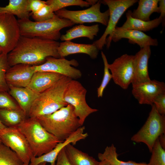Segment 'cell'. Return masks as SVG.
Wrapping results in <instances>:
<instances>
[{
  "label": "cell",
  "instance_id": "cell-41",
  "mask_svg": "<svg viewBox=\"0 0 165 165\" xmlns=\"http://www.w3.org/2000/svg\"><path fill=\"white\" fill-rule=\"evenodd\" d=\"M90 5L93 6L96 4L98 1L97 0H87L86 1Z\"/></svg>",
  "mask_w": 165,
  "mask_h": 165
},
{
  "label": "cell",
  "instance_id": "cell-26",
  "mask_svg": "<svg viewBox=\"0 0 165 165\" xmlns=\"http://www.w3.org/2000/svg\"><path fill=\"white\" fill-rule=\"evenodd\" d=\"M159 0H140L138 8L131 13L134 18L145 21L150 20V16L153 13H159Z\"/></svg>",
  "mask_w": 165,
  "mask_h": 165
},
{
  "label": "cell",
  "instance_id": "cell-16",
  "mask_svg": "<svg viewBox=\"0 0 165 165\" xmlns=\"http://www.w3.org/2000/svg\"><path fill=\"white\" fill-rule=\"evenodd\" d=\"M35 72L34 65L20 64L9 67L6 75L9 87H27Z\"/></svg>",
  "mask_w": 165,
  "mask_h": 165
},
{
  "label": "cell",
  "instance_id": "cell-19",
  "mask_svg": "<svg viewBox=\"0 0 165 165\" xmlns=\"http://www.w3.org/2000/svg\"><path fill=\"white\" fill-rule=\"evenodd\" d=\"M99 50L94 44H84L74 43L71 41L60 42L57 48L60 58L64 57L69 55L82 53L88 55L92 59L97 58Z\"/></svg>",
  "mask_w": 165,
  "mask_h": 165
},
{
  "label": "cell",
  "instance_id": "cell-30",
  "mask_svg": "<svg viewBox=\"0 0 165 165\" xmlns=\"http://www.w3.org/2000/svg\"><path fill=\"white\" fill-rule=\"evenodd\" d=\"M46 2L54 13L64 7L71 6L87 7L90 6L87 2L82 0H48Z\"/></svg>",
  "mask_w": 165,
  "mask_h": 165
},
{
  "label": "cell",
  "instance_id": "cell-6",
  "mask_svg": "<svg viewBox=\"0 0 165 165\" xmlns=\"http://www.w3.org/2000/svg\"><path fill=\"white\" fill-rule=\"evenodd\" d=\"M151 106V110L145 124L131 138L133 141L145 144L150 152L159 137L165 134V116L157 112L154 104Z\"/></svg>",
  "mask_w": 165,
  "mask_h": 165
},
{
  "label": "cell",
  "instance_id": "cell-14",
  "mask_svg": "<svg viewBox=\"0 0 165 165\" xmlns=\"http://www.w3.org/2000/svg\"><path fill=\"white\" fill-rule=\"evenodd\" d=\"M132 85V94L140 104L152 105L158 95L165 93L164 82L155 79Z\"/></svg>",
  "mask_w": 165,
  "mask_h": 165
},
{
  "label": "cell",
  "instance_id": "cell-24",
  "mask_svg": "<svg viewBox=\"0 0 165 165\" xmlns=\"http://www.w3.org/2000/svg\"><path fill=\"white\" fill-rule=\"evenodd\" d=\"M66 155L71 165H98L99 162L75 148L71 144L64 147Z\"/></svg>",
  "mask_w": 165,
  "mask_h": 165
},
{
  "label": "cell",
  "instance_id": "cell-13",
  "mask_svg": "<svg viewBox=\"0 0 165 165\" xmlns=\"http://www.w3.org/2000/svg\"><path fill=\"white\" fill-rule=\"evenodd\" d=\"M79 64L75 59L70 60L64 57L57 58L49 57L43 64L34 65L35 71L51 72L59 74L76 80L82 76L81 71L72 66L77 67Z\"/></svg>",
  "mask_w": 165,
  "mask_h": 165
},
{
  "label": "cell",
  "instance_id": "cell-2",
  "mask_svg": "<svg viewBox=\"0 0 165 165\" xmlns=\"http://www.w3.org/2000/svg\"><path fill=\"white\" fill-rule=\"evenodd\" d=\"M48 132L63 142L82 126L74 112L68 104L54 112L35 117Z\"/></svg>",
  "mask_w": 165,
  "mask_h": 165
},
{
  "label": "cell",
  "instance_id": "cell-37",
  "mask_svg": "<svg viewBox=\"0 0 165 165\" xmlns=\"http://www.w3.org/2000/svg\"><path fill=\"white\" fill-rule=\"evenodd\" d=\"M46 1L41 0H28L27 10L30 14L35 13L46 5Z\"/></svg>",
  "mask_w": 165,
  "mask_h": 165
},
{
  "label": "cell",
  "instance_id": "cell-25",
  "mask_svg": "<svg viewBox=\"0 0 165 165\" xmlns=\"http://www.w3.org/2000/svg\"><path fill=\"white\" fill-rule=\"evenodd\" d=\"M28 116L21 109H0V120L6 127H17Z\"/></svg>",
  "mask_w": 165,
  "mask_h": 165
},
{
  "label": "cell",
  "instance_id": "cell-7",
  "mask_svg": "<svg viewBox=\"0 0 165 165\" xmlns=\"http://www.w3.org/2000/svg\"><path fill=\"white\" fill-rule=\"evenodd\" d=\"M87 90L81 83L76 80L71 79L65 90L64 99L74 108V112L82 126L86 118L98 110L91 108L87 103Z\"/></svg>",
  "mask_w": 165,
  "mask_h": 165
},
{
  "label": "cell",
  "instance_id": "cell-12",
  "mask_svg": "<svg viewBox=\"0 0 165 165\" xmlns=\"http://www.w3.org/2000/svg\"><path fill=\"white\" fill-rule=\"evenodd\" d=\"M134 57V55L125 54L108 64L114 83L124 90L127 89L133 81Z\"/></svg>",
  "mask_w": 165,
  "mask_h": 165
},
{
  "label": "cell",
  "instance_id": "cell-18",
  "mask_svg": "<svg viewBox=\"0 0 165 165\" xmlns=\"http://www.w3.org/2000/svg\"><path fill=\"white\" fill-rule=\"evenodd\" d=\"M151 54L150 46H147L141 48L134 55V78L132 85L147 82L151 80L148 69V62Z\"/></svg>",
  "mask_w": 165,
  "mask_h": 165
},
{
  "label": "cell",
  "instance_id": "cell-42",
  "mask_svg": "<svg viewBox=\"0 0 165 165\" xmlns=\"http://www.w3.org/2000/svg\"><path fill=\"white\" fill-rule=\"evenodd\" d=\"M98 165H110L109 163L105 160L100 161Z\"/></svg>",
  "mask_w": 165,
  "mask_h": 165
},
{
  "label": "cell",
  "instance_id": "cell-46",
  "mask_svg": "<svg viewBox=\"0 0 165 165\" xmlns=\"http://www.w3.org/2000/svg\"><path fill=\"white\" fill-rule=\"evenodd\" d=\"M1 140H0V143H1Z\"/></svg>",
  "mask_w": 165,
  "mask_h": 165
},
{
  "label": "cell",
  "instance_id": "cell-40",
  "mask_svg": "<svg viewBox=\"0 0 165 165\" xmlns=\"http://www.w3.org/2000/svg\"><path fill=\"white\" fill-rule=\"evenodd\" d=\"M158 139L161 147L165 149V134H162L160 135Z\"/></svg>",
  "mask_w": 165,
  "mask_h": 165
},
{
  "label": "cell",
  "instance_id": "cell-20",
  "mask_svg": "<svg viewBox=\"0 0 165 165\" xmlns=\"http://www.w3.org/2000/svg\"><path fill=\"white\" fill-rule=\"evenodd\" d=\"M63 76L51 72H35L27 87L40 94L52 86Z\"/></svg>",
  "mask_w": 165,
  "mask_h": 165
},
{
  "label": "cell",
  "instance_id": "cell-33",
  "mask_svg": "<svg viewBox=\"0 0 165 165\" xmlns=\"http://www.w3.org/2000/svg\"><path fill=\"white\" fill-rule=\"evenodd\" d=\"M101 54L104 64V72L101 82L97 88V95L98 97H102L105 89L112 78V75L110 72L108 67V63L106 57L103 51H101Z\"/></svg>",
  "mask_w": 165,
  "mask_h": 165
},
{
  "label": "cell",
  "instance_id": "cell-4",
  "mask_svg": "<svg viewBox=\"0 0 165 165\" xmlns=\"http://www.w3.org/2000/svg\"><path fill=\"white\" fill-rule=\"evenodd\" d=\"M17 128L26 138L33 157L47 153L61 142L47 131L35 117H28Z\"/></svg>",
  "mask_w": 165,
  "mask_h": 165
},
{
  "label": "cell",
  "instance_id": "cell-9",
  "mask_svg": "<svg viewBox=\"0 0 165 165\" xmlns=\"http://www.w3.org/2000/svg\"><path fill=\"white\" fill-rule=\"evenodd\" d=\"M101 1H98L96 4L84 10L72 11L63 8L54 13L60 18L68 19L75 24L97 22L107 26L109 17V10L108 9L101 12Z\"/></svg>",
  "mask_w": 165,
  "mask_h": 165
},
{
  "label": "cell",
  "instance_id": "cell-29",
  "mask_svg": "<svg viewBox=\"0 0 165 165\" xmlns=\"http://www.w3.org/2000/svg\"><path fill=\"white\" fill-rule=\"evenodd\" d=\"M0 165H23V163L15 152L1 142Z\"/></svg>",
  "mask_w": 165,
  "mask_h": 165
},
{
  "label": "cell",
  "instance_id": "cell-15",
  "mask_svg": "<svg viewBox=\"0 0 165 165\" xmlns=\"http://www.w3.org/2000/svg\"><path fill=\"white\" fill-rule=\"evenodd\" d=\"M84 126H81L64 141L59 143L51 151L37 157H32L29 165H39L44 162L49 163L50 165H55L57 156L61 150L69 144L75 145L79 141L85 139L88 136L87 133H84Z\"/></svg>",
  "mask_w": 165,
  "mask_h": 165
},
{
  "label": "cell",
  "instance_id": "cell-38",
  "mask_svg": "<svg viewBox=\"0 0 165 165\" xmlns=\"http://www.w3.org/2000/svg\"><path fill=\"white\" fill-rule=\"evenodd\" d=\"M55 165H71L66 156L64 148L58 154Z\"/></svg>",
  "mask_w": 165,
  "mask_h": 165
},
{
  "label": "cell",
  "instance_id": "cell-39",
  "mask_svg": "<svg viewBox=\"0 0 165 165\" xmlns=\"http://www.w3.org/2000/svg\"><path fill=\"white\" fill-rule=\"evenodd\" d=\"M159 6H158L159 13H160V16L162 18L163 21L162 23L164 24L165 16V0H159Z\"/></svg>",
  "mask_w": 165,
  "mask_h": 165
},
{
  "label": "cell",
  "instance_id": "cell-45",
  "mask_svg": "<svg viewBox=\"0 0 165 165\" xmlns=\"http://www.w3.org/2000/svg\"><path fill=\"white\" fill-rule=\"evenodd\" d=\"M2 53V51H1V49H0V54Z\"/></svg>",
  "mask_w": 165,
  "mask_h": 165
},
{
  "label": "cell",
  "instance_id": "cell-17",
  "mask_svg": "<svg viewBox=\"0 0 165 165\" xmlns=\"http://www.w3.org/2000/svg\"><path fill=\"white\" fill-rule=\"evenodd\" d=\"M127 38L130 43L137 44L141 48L147 46H157V40L143 32L133 29H125L116 27L113 33L112 41L116 42L122 38Z\"/></svg>",
  "mask_w": 165,
  "mask_h": 165
},
{
  "label": "cell",
  "instance_id": "cell-31",
  "mask_svg": "<svg viewBox=\"0 0 165 165\" xmlns=\"http://www.w3.org/2000/svg\"><path fill=\"white\" fill-rule=\"evenodd\" d=\"M148 165H165V149L160 145L158 139L153 147Z\"/></svg>",
  "mask_w": 165,
  "mask_h": 165
},
{
  "label": "cell",
  "instance_id": "cell-11",
  "mask_svg": "<svg viewBox=\"0 0 165 165\" xmlns=\"http://www.w3.org/2000/svg\"><path fill=\"white\" fill-rule=\"evenodd\" d=\"M21 36L19 24L15 16L0 14V48L8 54L15 47Z\"/></svg>",
  "mask_w": 165,
  "mask_h": 165
},
{
  "label": "cell",
  "instance_id": "cell-10",
  "mask_svg": "<svg viewBox=\"0 0 165 165\" xmlns=\"http://www.w3.org/2000/svg\"><path fill=\"white\" fill-rule=\"evenodd\" d=\"M1 142L15 152L25 165H29L32 151L24 136L17 127L0 129Z\"/></svg>",
  "mask_w": 165,
  "mask_h": 165
},
{
  "label": "cell",
  "instance_id": "cell-8",
  "mask_svg": "<svg viewBox=\"0 0 165 165\" xmlns=\"http://www.w3.org/2000/svg\"><path fill=\"white\" fill-rule=\"evenodd\" d=\"M138 1L137 0H104L101 1V3L108 6L109 15L107 27L103 34L93 43L99 50H101L105 44L107 48L110 47L113 33L119 20L128 8Z\"/></svg>",
  "mask_w": 165,
  "mask_h": 165
},
{
  "label": "cell",
  "instance_id": "cell-3",
  "mask_svg": "<svg viewBox=\"0 0 165 165\" xmlns=\"http://www.w3.org/2000/svg\"><path fill=\"white\" fill-rule=\"evenodd\" d=\"M72 79L65 76L40 94L33 102L28 116L36 117L51 114L67 106L64 99L66 87Z\"/></svg>",
  "mask_w": 165,
  "mask_h": 165
},
{
  "label": "cell",
  "instance_id": "cell-32",
  "mask_svg": "<svg viewBox=\"0 0 165 165\" xmlns=\"http://www.w3.org/2000/svg\"><path fill=\"white\" fill-rule=\"evenodd\" d=\"M9 67L7 54L2 53L0 54V91L8 92L9 90L6 79V72Z\"/></svg>",
  "mask_w": 165,
  "mask_h": 165
},
{
  "label": "cell",
  "instance_id": "cell-5",
  "mask_svg": "<svg viewBox=\"0 0 165 165\" xmlns=\"http://www.w3.org/2000/svg\"><path fill=\"white\" fill-rule=\"evenodd\" d=\"M18 22L21 36L55 41L60 39L61 29L75 24L70 20L60 18L56 14L53 18L46 21L36 22L25 18L19 19Z\"/></svg>",
  "mask_w": 165,
  "mask_h": 165
},
{
  "label": "cell",
  "instance_id": "cell-23",
  "mask_svg": "<svg viewBox=\"0 0 165 165\" xmlns=\"http://www.w3.org/2000/svg\"><path fill=\"white\" fill-rule=\"evenodd\" d=\"M99 30L98 24L90 26L82 24L76 25L67 30L65 34L61 35L60 39L63 41H71L75 38L85 37L92 40L97 36Z\"/></svg>",
  "mask_w": 165,
  "mask_h": 165
},
{
  "label": "cell",
  "instance_id": "cell-35",
  "mask_svg": "<svg viewBox=\"0 0 165 165\" xmlns=\"http://www.w3.org/2000/svg\"><path fill=\"white\" fill-rule=\"evenodd\" d=\"M55 14L50 7L46 4L37 12L30 14L32 17L36 22L46 21L53 18Z\"/></svg>",
  "mask_w": 165,
  "mask_h": 165
},
{
  "label": "cell",
  "instance_id": "cell-21",
  "mask_svg": "<svg viewBox=\"0 0 165 165\" xmlns=\"http://www.w3.org/2000/svg\"><path fill=\"white\" fill-rule=\"evenodd\" d=\"M9 93L28 116L33 102L39 94L27 87L9 86Z\"/></svg>",
  "mask_w": 165,
  "mask_h": 165
},
{
  "label": "cell",
  "instance_id": "cell-44",
  "mask_svg": "<svg viewBox=\"0 0 165 165\" xmlns=\"http://www.w3.org/2000/svg\"><path fill=\"white\" fill-rule=\"evenodd\" d=\"M46 162H44L41 163H40L39 165H46ZM23 165H25L23 164Z\"/></svg>",
  "mask_w": 165,
  "mask_h": 165
},
{
  "label": "cell",
  "instance_id": "cell-1",
  "mask_svg": "<svg viewBox=\"0 0 165 165\" xmlns=\"http://www.w3.org/2000/svg\"><path fill=\"white\" fill-rule=\"evenodd\" d=\"M59 44L57 41L21 36L15 47L7 54L9 65H38L47 57L60 58L57 52Z\"/></svg>",
  "mask_w": 165,
  "mask_h": 165
},
{
  "label": "cell",
  "instance_id": "cell-27",
  "mask_svg": "<svg viewBox=\"0 0 165 165\" xmlns=\"http://www.w3.org/2000/svg\"><path fill=\"white\" fill-rule=\"evenodd\" d=\"M28 0H9L8 5L0 7V14H9L16 16L19 19L29 18L27 10Z\"/></svg>",
  "mask_w": 165,
  "mask_h": 165
},
{
  "label": "cell",
  "instance_id": "cell-22",
  "mask_svg": "<svg viewBox=\"0 0 165 165\" xmlns=\"http://www.w3.org/2000/svg\"><path fill=\"white\" fill-rule=\"evenodd\" d=\"M132 11L128 10L126 13L127 19L120 27L125 29H133L141 31H149L158 27L162 22L160 16L158 18L148 21H145L133 18L131 16Z\"/></svg>",
  "mask_w": 165,
  "mask_h": 165
},
{
  "label": "cell",
  "instance_id": "cell-34",
  "mask_svg": "<svg viewBox=\"0 0 165 165\" xmlns=\"http://www.w3.org/2000/svg\"><path fill=\"white\" fill-rule=\"evenodd\" d=\"M6 91H0V109H21L11 96Z\"/></svg>",
  "mask_w": 165,
  "mask_h": 165
},
{
  "label": "cell",
  "instance_id": "cell-36",
  "mask_svg": "<svg viewBox=\"0 0 165 165\" xmlns=\"http://www.w3.org/2000/svg\"><path fill=\"white\" fill-rule=\"evenodd\" d=\"M153 104L160 115H165V93L158 95L154 100Z\"/></svg>",
  "mask_w": 165,
  "mask_h": 165
},
{
  "label": "cell",
  "instance_id": "cell-43",
  "mask_svg": "<svg viewBox=\"0 0 165 165\" xmlns=\"http://www.w3.org/2000/svg\"><path fill=\"white\" fill-rule=\"evenodd\" d=\"M6 127L4 125L0 120V129H2Z\"/></svg>",
  "mask_w": 165,
  "mask_h": 165
},
{
  "label": "cell",
  "instance_id": "cell-28",
  "mask_svg": "<svg viewBox=\"0 0 165 165\" xmlns=\"http://www.w3.org/2000/svg\"><path fill=\"white\" fill-rule=\"evenodd\" d=\"M118 155L116 147L112 144L110 146H107L103 153H99L98 157L100 161H108L110 165H148L145 162L138 163L131 160L122 161L118 158Z\"/></svg>",
  "mask_w": 165,
  "mask_h": 165
}]
</instances>
